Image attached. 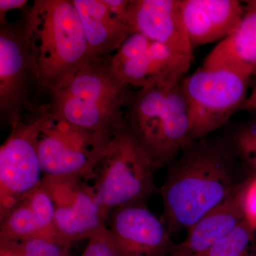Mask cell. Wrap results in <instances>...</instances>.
I'll list each match as a JSON object with an SVG mask.
<instances>
[{
	"label": "cell",
	"mask_w": 256,
	"mask_h": 256,
	"mask_svg": "<svg viewBox=\"0 0 256 256\" xmlns=\"http://www.w3.org/2000/svg\"><path fill=\"white\" fill-rule=\"evenodd\" d=\"M252 176L227 136L192 142L169 165L160 190L163 222L172 234L188 230Z\"/></svg>",
	"instance_id": "cell-1"
},
{
	"label": "cell",
	"mask_w": 256,
	"mask_h": 256,
	"mask_svg": "<svg viewBox=\"0 0 256 256\" xmlns=\"http://www.w3.org/2000/svg\"><path fill=\"white\" fill-rule=\"evenodd\" d=\"M25 11L38 90L50 96L95 56L73 0H35Z\"/></svg>",
	"instance_id": "cell-2"
},
{
	"label": "cell",
	"mask_w": 256,
	"mask_h": 256,
	"mask_svg": "<svg viewBox=\"0 0 256 256\" xmlns=\"http://www.w3.org/2000/svg\"><path fill=\"white\" fill-rule=\"evenodd\" d=\"M112 55L92 58L50 96L53 119L109 134L126 129L124 104L130 88L114 74Z\"/></svg>",
	"instance_id": "cell-3"
},
{
	"label": "cell",
	"mask_w": 256,
	"mask_h": 256,
	"mask_svg": "<svg viewBox=\"0 0 256 256\" xmlns=\"http://www.w3.org/2000/svg\"><path fill=\"white\" fill-rule=\"evenodd\" d=\"M124 112L126 129L156 170L169 166L194 142L182 80L172 88H130Z\"/></svg>",
	"instance_id": "cell-4"
},
{
	"label": "cell",
	"mask_w": 256,
	"mask_h": 256,
	"mask_svg": "<svg viewBox=\"0 0 256 256\" xmlns=\"http://www.w3.org/2000/svg\"><path fill=\"white\" fill-rule=\"evenodd\" d=\"M0 148V220L42 186L38 140L50 118L48 104H30Z\"/></svg>",
	"instance_id": "cell-5"
},
{
	"label": "cell",
	"mask_w": 256,
	"mask_h": 256,
	"mask_svg": "<svg viewBox=\"0 0 256 256\" xmlns=\"http://www.w3.org/2000/svg\"><path fill=\"white\" fill-rule=\"evenodd\" d=\"M156 171L127 129L116 133L92 180V188L108 218L114 208L146 203L158 192Z\"/></svg>",
	"instance_id": "cell-6"
},
{
	"label": "cell",
	"mask_w": 256,
	"mask_h": 256,
	"mask_svg": "<svg viewBox=\"0 0 256 256\" xmlns=\"http://www.w3.org/2000/svg\"><path fill=\"white\" fill-rule=\"evenodd\" d=\"M252 76L235 69L201 67L182 80L193 142L208 137L242 110Z\"/></svg>",
	"instance_id": "cell-7"
},
{
	"label": "cell",
	"mask_w": 256,
	"mask_h": 256,
	"mask_svg": "<svg viewBox=\"0 0 256 256\" xmlns=\"http://www.w3.org/2000/svg\"><path fill=\"white\" fill-rule=\"evenodd\" d=\"M38 89V72L32 52L26 11L21 20L10 23L0 18V116L12 128L31 102L28 98Z\"/></svg>",
	"instance_id": "cell-8"
},
{
	"label": "cell",
	"mask_w": 256,
	"mask_h": 256,
	"mask_svg": "<svg viewBox=\"0 0 256 256\" xmlns=\"http://www.w3.org/2000/svg\"><path fill=\"white\" fill-rule=\"evenodd\" d=\"M114 136L56 120L50 114L38 140L44 176H78L88 182L92 180Z\"/></svg>",
	"instance_id": "cell-9"
},
{
	"label": "cell",
	"mask_w": 256,
	"mask_h": 256,
	"mask_svg": "<svg viewBox=\"0 0 256 256\" xmlns=\"http://www.w3.org/2000/svg\"><path fill=\"white\" fill-rule=\"evenodd\" d=\"M194 58L134 32L112 55L114 74L133 89L172 88L185 77Z\"/></svg>",
	"instance_id": "cell-10"
},
{
	"label": "cell",
	"mask_w": 256,
	"mask_h": 256,
	"mask_svg": "<svg viewBox=\"0 0 256 256\" xmlns=\"http://www.w3.org/2000/svg\"><path fill=\"white\" fill-rule=\"evenodd\" d=\"M54 206L56 228L72 242L89 239L107 226L92 184L78 176H44L42 184Z\"/></svg>",
	"instance_id": "cell-11"
},
{
	"label": "cell",
	"mask_w": 256,
	"mask_h": 256,
	"mask_svg": "<svg viewBox=\"0 0 256 256\" xmlns=\"http://www.w3.org/2000/svg\"><path fill=\"white\" fill-rule=\"evenodd\" d=\"M107 228L117 256H168L175 245L164 222L144 203L114 208Z\"/></svg>",
	"instance_id": "cell-12"
},
{
	"label": "cell",
	"mask_w": 256,
	"mask_h": 256,
	"mask_svg": "<svg viewBox=\"0 0 256 256\" xmlns=\"http://www.w3.org/2000/svg\"><path fill=\"white\" fill-rule=\"evenodd\" d=\"M126 21L138 32L180 54L194 58L184 22L182 0H129Z\"/></svg>",
	"instance_id": "cell-13"
},
{
	"label": "cell",
	"mask_w": 256,
	"mask_h": 256,
	"mask_svg": "<svg viewBox=\"0 0 256 256\" xmlns=\"http://www.w3.org/2000/svg\"><path fill=\"white\" fill-rule=\"evenodd\" d=\"M183 18L192 48L222 42L242 22L244 2L238 0H182Z\"/></svg>",
	"instance_id": "cell-14"
},
{
	"label": "cell",
	"mask_w": 256,
	"mask_h": 256,
	"mask_svg": "<svg viewBox=\"0 0 256 256\" xmlns=\"http://www.w3.org/2000/svg\"><path fill=\"white\" fill-rule=\"evenodd\" d=\"M245 188L190 227L186 238L180 244H175L168 256H205L212 248L228 236L245 220L242 203Z\"/></svg>",
	"instance_id": "cell-15"
},
{
	"label": "cell",
	"mask_w": 256,
	"mask_h": 256,
	"mask_svg": "<svg viewBox=\"0 0 256 256\" xmlns=\"http://www.w3.org/2000/svg\"><path fill=\"white\" fill-rule=\"evenodd\" d=\"M0 222L1 244L23 242L36 237L62 238L56 228L53 202L42 186Z\"/></svg>",
	"instance_id": "cell-16"
},
{
	"label": "cell",
	"mask_w": 256,
	"mask_h": 256,
	"mask_svg": "<svg viewBox=\"0 0 256 256\" xmlns=\"http://www.w3.org/2000/svg\"><path fill=\"white\" fill-rule=\"evenodd\" d=\"M76 8L92 54L95 57L111 55L120 47L132 28L126 13L111 9L105 0H73Z\"/></svg>",
	"instance_id": "cell-17"
},
{
	"label": "cell",
	"mask_w": 256,
	"mask_h": 256,
	"mask_svg": "<svg viewBox=\"0 0 256 256\" xmlns=\"http://www.w3.org/2000/svg\"><path fill=\"white\" fill-rule=\"evenodd\" d=\"M244 2L245 11L238 28L210 50L202 68H227L256 74V0Z\"/></svg>",
	"instance_id": "cell-18"
},
{
	"label": "cell",
	"mask_w": 256,
	"mask_h": 256,
	"mask_svg": "<svg viewBox=\"0 0 256 256\" xmlns=\"http://www.w3.org/2000/svg\"><path fill=\"white\" fill-rule=\"evenodd\" d=\"M205 256H256V230L244 220Z\"/></svg>",
	"instance_id": "cell-19"
},
{
	"label": "cell",
	"mask_w": 256,
	"mask_h": 256,
	"mask_svg": "<svg viewBox=\"0 0 256 256\" xmlns=\"http://www.w3.org/2000/svg\"><path fill=\"white\" fill-rule=\"evenodd\" d=\"M226 136L248 171L256 176V114Z\"/></svg>",
	"instance_id": "cell-20"
},
{
	"label": "cell",
	"mask_w": 256,
	"mask_h": 256,
	"mask_svg": "<svg viewBox=\"0 0 256 256\" xmlns=\"http://www.w3.org/2000/svg\"><path fill=\"white\" fill-rule=\"evenodd\" d=\"M72 242L60 238L36 237L10 244L20 256H69L68 248Z\"/></svg>",
	"instance_id": "cell-21"
},
{
	"label": "cell",
	"mask_w": 256,
	"mask_h": 256,
	"mask_svg": "<svg viewBox=\"0 0 256 256\" xmlns=\"http://www.w3.org/2000/svg\"><path fill=\"white\" fill-rule=\"evenodd\" d=\"M82 256H117L107 226L88 239Z\"/></svg>",
	"instance_id": "cell-22"
},
{
	"label": "cell",
	"mask_w": 256,
	"mask_h": 256,
	"mask_svg": "<svg viewBox=\"0 0 256 256\" xmlns=\"http://www.w3.org/2000/svg\"><path fill=\"white\" fill-rule=\"evenodd\" d=\"M245 220L256 230V176H254L244 188V198Z\"/></svg>",
	"instance_id": "cell-23"
},
{
	"label": "cell",
	"mask_w": 256,
	"mask_h": 256,
	"mask_svg": "<svg viewBox=\"0 0 256 256\" xmlns=\"http://www.w3.org/2000/svg\"><path fill=\"white\" fill-rule=\"evenodd\" d=\"M28 2L26 0H0V18H6L10 10L24 9Z\"/></svg>",
	"instance_id": "cell-24"
},
{
	"label": "cell",
	"mask_w": 256,
	"mask_h": 256,
	"mask_svg": "<svg viewBox=\"0 0 256 256\" xmlns=\"http://www.w3.org/2000/svg\"><path fill=\"white\" fill-rule=\"evenodd\" d=\"M242 110H248L256 114V82L252 87V92L244 102Z\"/></svg>",
	"instance_id": "cell-25"
},
{
	"label": "cell",
	"mask_w": 256,
	"mask_h": 256,
	"mask_svg": "<svg viewBox=\"0 0 256 256\" xmlns=\"http://www.w3.org/2000/svg\"><path fill=\"white\" fill-rule=\"evenodd\" d=\"M1 256H20L18 252L10 244H1Z\"/></svg>",
	"instance_id": "cell-26"
},
{
	"label": "cell",
	"mask_w": 256,
	"mask_h": 256,
	"mask_svg": "<svg viewBox=\"0 0 256 256\" xmlns=\"http://www.w3.org/2000/svg\"><path fill=\"white\" fill-rule=\"evenodd\" d=\"M202 256V255H192V256Z\"/></svg>",
	"instance_id": "cell-27"
}]
</instances>
